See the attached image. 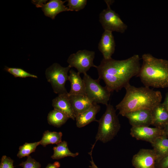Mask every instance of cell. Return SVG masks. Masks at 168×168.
I'll use <instances>...</instances> for the list:
<instances>
[{"label":"cell","instance_id":"7402d4cb","mask_svg":"<svg viewBox=\"0 0 168 168\" xmlns=\"http://www.w3.org/2000/svg\"><path fill=\"white\" fill-rule=\"evenodd\" d=\"M62 133L61 132L45 131L43 133L40 144L44 147L49 144H57L62 142Z\"/></svg>","mask_w":168,"mask_h":168},{"label":"cell","instance_id":"484cf974","mask_svg":"<svg viewBox=\"0 0 168 168\" xmlns=\"http://www.w3.org/2000/svg\"><path fill=\"white\" fill-rule=\"evenodd\" d=\"M19 166L23 168H40L41 165L40 163L32 158L30 156H27L26 160L22 162Z\"/></svg>","mask_w":168,"mask_h":168},{"label":"cell","instance_id":"5b68a950","mask_svg":"<svg viewBox=\"0 0 168 168\" xmlns=\"http://www.w3.org/2000/svg\"><path fill=\"white\" fill-rule=\"evenodd\" d=\"M71 68L69 65L63 67L58 63H55L46 69V77L55 93L58 95L68 93L65 87V84L68 80V73Z\"/></svg>","mask_w":168,"mask_h":168},{"label":"cell","instance_id":"d6a6232c","mask_svg":"<svg viewBox=\"0 0 168 168\" xmlns=\"http://www.w3.org/2000/svg\"><path fill=\"white\" fill-rule=\"evenodd\" d=\"M167 110H168V107H167Z\"/></svg>","mask_w":168,"mask_h":168},{"label":"cell","instance_id":"9a60e30c","mask_svg":"<svg viewBox=\"0 0 168 168\" xmlns=\"http://www.w3.org/2000/svg\"><path fill=\"white\" fill-rule=\"evenodd\" d=\"M100 107L98 104L94 103L89 109L79 114L76 117L77 127L81 128L93 121H98L96 115L100 111Z\"/></svg>","mask_w":168,"mask_h":168},{"label":"cell","instance_id":"1f68e13d","mask_svg":"<svg viewBox=\"0 0 168 168\" xmlns=\"http://www.w3.org/2000/svg\"><path fill=\"white\" fill-rule=\"evenodd\" d=\"M163 104L166 107H168V95L166 96L165 103Z\"/></svg>","mask_w":168,"mask_h":168},{"label":"cell","instance_id":"d6986e66","mask_svg":"<svg viewBox=\"0 0 168 168\" xmlns=\"http://www.w3.org/2000/svg\"><path fill=\"white\" fill-rule=\"evenodd\" d=\"M151 145L156 156V162L168 154V138L164 134L157 138Z\"/></svg>","mask_w":168,"mask_h":168},{"label":"cell","instance_id":"603a6c76","mask_svg":"<svg viewBox=\"0 0 168 168\" xmlns=\"http://www.w3.org/2000/svg\"><path fill=\"white\" fill-rule=\"evenodd\" d=\"M39 145H40V141L33 143L26 142L20 147L17 156L20 158L28 156L31 153L35 152Z\"/></svg>","mask_w":168,"mask_h":168},{"label":"cell","instance_id":"f1b7e54d","mask_svg":"<svg viewBox=\"0 0 168 168\" xmlns=\"http://www.w3.org/2000/svg\"><path fill=\"white\" fill-rule=\"evenodd\" d=\"M60 167V163L58 161H56L52 164H48L45 168H58Z\"/></svg>","mask_w":168,"mask_h":168},{"label":"cell","instance_id":"2e32d148","mask_svg":"<svg viewBox=\"0 0 168 168\" xmlns=\"http://www.w3.org/2000/svg\"><path fill=\"white\" fill-rule=\"evenodd\" d=\"M152 125L163 129L168 124V110L167 107L160 103L152 110Z\"/></svg>","mask_w":168,"mask_h":168},{"label":"cell","instance_id":"4fadbf2b","mask_svg":"<svg viewBox=\"0 0 168 168\" xmlns=\"http://www.w3.org/2000/svg\"><path fill=\"white\" fill-rule=\"evenodd\" d=\"M52 105L54 109L65 114L72 120H75L76 115L70 103L68 93L58 95L53 100Z\"/></svg>","mask_w":168,"mask_h":168},{"label":"cell","instance_id":"8992f818","mask_svg":"<svg viewBox=\"0 0 168 168\" xmlns=\"http://www.w3.org/2000/svg\"><path fill=\"white\" fill-rule=\"evenodd\" d=\"M83 79L85 85L86 95L94 103L107 105L111 92L106 86L100 85V80L93 79L87 73L84 75Z\"/></svg>","mask_w":168,"mask_h":168},{"label":"cell","instance_id":"4dcf8cb0","mask_svg":"<svg viewBox=\"0 0 168 168\" xmlns=\"http://www.w3.org/2000/svg\"><path fill=\"white\" fill-rule=\"evenodd\" d=\"M164 134L168 138V124L163 129Z\"/></svg>","mask_w":168,"mask_h":168},{"label":"cell","instance_id":"7c38bea8","mask_svg":"<svg viewBox=\"0 0 168 168\" xmlns=\"http://www.w3.org/2000/svg\"><path fill=\"white\" fill-rule=\"evenodd\" d=\"M112 32L105 30L98 44V49L105 59L111 58L115 51V44Z\"/></svg>","mask_w":168,"mask_h":168},{"label":"cell","instance_id":"3957f363","mask_svg":"<svg viewBox=\"0 0 168 168\" xmlns=\"http://www.w3.org/2000/svg\"><path fill=\"white\" fill-rule=\"evenodd\" d=\"M142 64L138 77L145 86L154 88L168 86V62L150 54L142 56Z\"/></svg>","mask_w":168,"mask_h":168},{"label":"cell","instance_id":"83f0119b","mask_svg":"<svg viewBox=\"0 0 168 168\" xmlns=\"http://www.w3.org/2000/svg\"><path fill=\"white\" fill-rule=\"evenodd\" d=\"M155 168H168V154L156 162Z\"/></svg>","mask_w":168,"mask_h":168},{"label":"cell","instance_id":"30bf717a","mask_svg":"<svg viewBox=\"0 0 168 168\" xmlns=\"http://www.w3.org/2000/svg\"><path fill=\"white\" fill-rule=\"evenodd\" d=\"M156 159L153 149H141L134 155L132 163L135 168H155Z\"/></svg>","mask_w":168,"mask_h":168},{"label":"cell","instance_id":"6da1fadb","mask_svg":"<svg viewBox=\"0 0 168 168\" xmlns=\"http://www.w3.org/2000/svg\"><path fill=\"white\" fill-rule=\"evenodd\" d=\"M140 60L138 54L121 60L103 58L96 67L98 78L104 81L111 92L118 91L129 83L132 77L137 76L141 67Z\"/></svg>","mask_w":168,"mask_h":168},{"label":"cell","instance_id":"cb8c5ba5","mask_svg":"<svg viewBox=\"0 0 168 168\" xmlns=\"http://www.w3.org/2000/svg\"><path fill=\"white\" fill-rule=\"evenodd\" d=\"M5 70L15 77L26 78L30 77L38 78L37 76L29 73L23 69L19 68H10L5 66Z\"/></svg>","mask_w":168,"mask_h":168},{"label":"cell","instance_id":"ba28073f","mask_svg":"<svg viewBox=\"0 0 168 168\" xmlns=\"http://www.w3.org/2000/svg\"><path fill=\"white\" fill-rule=\"evenodd\" d=\"M95 52L86 50H80L76 53L71 54L69 57L67 62L71 68L74 67L80 74L84 75L92 67L96 68L93 60Z\"/></svg>","mask_w":168,"mask_h":168},{"label":"cell","instance_id":"9c48e42d","mask_svg":"<svg viewBox=\"0 0 168 168\" xmlns=\"http://www.w3.org/2000/svg\"><path fill=\"white\" fill-rule=\"evenodd\" d=\"M130 134L137 140L146 141L151 144L157 138L164 134L162 129L147 126L132 127Z\"/></svg>","mask_w":168,"mask_h":168},{"label":"cell","instance_id":"52a82bcc","mask_svg":"<svg viewBox=\"0 0 168 168\" xmlns=\"http://www.w3.org/2000/svg\"><path fill=\"white\" fill-rule=\"evenodd\" d=\"M107 8L100 14L99 21L105 30L124 33L127 26L121 20L119 15L110 8L113 0H105Z\"/></svg>","mask_w":168,"mask_h":168},{"label":"cell","instance_id":"4316f807","mask_svg":"<svg viewBox=\"0 0 168 168\" xmlns=\"http://www.w3.org/2000/svg\"><path fill=\"white\" fill-rule=\"evenodd\" d=\"M13 161L10 157L3 156L1 159L0 168H14Z\"/></svg>","mask_w":168,"mask_h":168},{"label":"cell","instance_id":"44dd1931","mask_svg":"<svg viewBox=\"0 0 168 168\" xmlns=\"http://www.w3.org/2000/svg\"><path fill=\"white\" fill-rule=\"evenodd\" d=\"M69 118L67 115L54 109L49 113L47 120L50 125L55 127H60Z\"/></svg>","mask_w":168,"mask_h":168},{"label":"cell","instance_id":"ac0fdd59","mask_svg":"<svg viewBox=\"0 0 168 168\" xmlns=\"http://www.w3.org/2000/svg\"><path fill=\"white\" fill-rule=\"evenodd\" d=\"M69 98L76 116L90 108L93 104V102L86 95L69 96Z\"/></svg>","mask_w":168,"mask_h":168},{"label":"cell","instance_id":"7a4b0ae2","mask_svg":"<svg viewBox=\"0 0 168 168\" xmlns=\"http://www.w3.org/2000/svg\"><path fill=\"white\" fill-rule=\"evenodd\" d=\"M124 88L126 91L125 95L115 106L119 114L123 116L128 113L138 110H152L161 101L160 92L149 87L145 86L137 87L129 83Z\"/></svg>","mask_w":168,"mask_h":168},{"label":"cell","instance_id":"f546056e","mask_svg":"<svg viewBox=\"0 0 168 168\" xmlns=\"http://www.w3.org/2000/svg\"><path fill=\"white\" fill-rule=\"evenodd\" d=\"M92 151H91L89 154L90 155L91 157V161H90V162L91 164V165L89 166V167L90 168H99L95 164L94 162L92 156Z\"/></svg>","mask_w":168,"mask_h":168},{"label":"cell","instance_id":"e0dca14e","mask_svg":"<svg viewBox=\"0 0 168 168\" xmlns=\"http://www.w3.org/2000/svg\"><path fill=\"white\" fill-rule=\"evenodd\" d=\"M80 74L73 69L69 70L68 80L70 83L71 89L68 93V95H86L85 82L81 78Z\"/></svg>","mask_w":168,"mask_h":168},{"label":"cell","instance_id":"ffe728a7","mask_svg":"<svg viewBox=\"0 0 168 168\" xmlns=\"http://www.w3.org/2000/svg\"><path fill=\"white\" fill-rule=\"evenodd\" d=\"M54 153L51 156L53 159L58 160L65 157L71 156L73 157L78 156V152L73 153L69 150L67 142L65 141H62L53 148Z\"/></svg>","mask_w":168,"mask_h":168},{"label":"cell","instance_id":"8fae6325","mask_svg":"<svg viewBox=\"0 0 168 168\" xmlns=\"http://www.w3.org/2000/svg\"><path fill=\"white\" fill-rule=\"evenodd\" d=\"M124 117L127 118L132 127L147 126L152 125V110L143 109L130 112Z\"/></svg>","mask_w":168,"mask_h":168},{"label":"cell","instance_id":"d4e9b609","mask_svg":"<svg viewBox=\"0 0 168 168\" xmlns=\"http://www.w3.org/2000/svg\"><path fill=\"white\" fill-rule=\"evenodd\" d=\"M66 5L68 7L70 11H78L83 9L86 4L87 0H68Z\"/></svg>","mask_w":168,"mask_h":168},{"label":"cell","instance_id":"5bb4252c","mask_svg":"<svg viewBox=\"0 0 168 168\" xmlns=\"http://www.w3.org/2000/svg\"><path fill=\"white\" fill-rule=\"evenodd\" d=\"M66 1L61 0H51L47 3H43L39 5L38 7H41L44 15L52 19H55L59 13L70 10L66 6L64 5Z\"/></svg>","mask_w":168,"mask_h":168},{"label":"cell","instance_id":"277c9868","mask_svg":"<svg viewBox=\"0 0 168 168\" xmlns=\"http://www.w3.org/2000/svg\"><path fill=\"white\" fill-rule=\"evenodd\" d=\"M98 122L99 124L98 131L96 137L95 142L92 147V150L97 141L99 140L105 143L113 139L120 128L116 110L110 104L106 105L105 113L98 120Z\"/></svg>","mask_w":168,"mask_h":168}]
</instances>
